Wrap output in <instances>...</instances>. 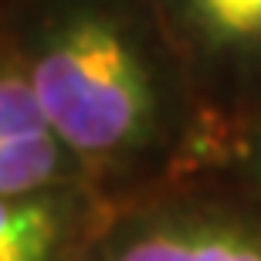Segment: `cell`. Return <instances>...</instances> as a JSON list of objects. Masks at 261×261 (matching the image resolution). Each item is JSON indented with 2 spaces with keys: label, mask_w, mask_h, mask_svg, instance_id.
<instances>
[{
  "label": "cell",
  "mask_w": 261,
  "mask_h": 261,
  "mask_svg": "<svg viewBox=\"0 0 261 261\" xmlns=\"http://www.w3.org/2000/svg\"><path fill=\"white\" fill-rule=\"evenodd\" d=\"M7 48L85 173L163 149L190 82L149 0H24Z\"/></svg>",
  "instance_id": "1"
},
{
  "label": "cell",
  "mask_w": 261,
  "mask_h": 261,
  "mask_svg": "<svg viewBox=\"0 0 261 261\" xmlns=\"http://www.w3.org/2000/svg\"><path fill=\"white\" fill-rule=\"evenodd\" d=\"M78 261H261V227L217 203H160L102 227Z\"/></svg>",
  "instance_id": "2"
},
{
  "label": "cell",
  "mask_w": 261,
  "mask_h": 261,
  "mask_svg": "<svg viewBox=\"0 0 261 261\" xmlns=\"http://www.w3.org/2000/svg\"><path fill=\"white\" fill-rule=\"evenodd\" d=\"M190 82L231 92L261 82V0H149Z\"/></svg>",
  "instance_id": "3"
},
{
  "label": "cell",
  "mask_w": 261,
  "mask_h": 261,
  "mask_svg": "<svg viewBox=\"0 0 261 261\" xmlns=\"http://www.w3.org/2000/svg\"><path fill=\"white\" fill-rule=\"evenodd\" d=\"M85 166L55 133L7 41L0 44V197L82 187Z\"/></svg>",
  "instance_id": "4"
},
{
  "label": "cell",
  "mask_w": 261,
  "mask_h": 261,
  "mask_svg": "<svg viewBox=\"0 0 261 261\" xmlns=\"http://www.w3.org/2000/svg\"><path fill=\"white\" fill-rule=\"evenodd\" d=\"M85 184L0 197V261H78L85 248Z\"/></svg>",
  "instance_id": "5"
},
{
  "label": "cell",
  "mask_w": 261,
  "mask_h": 261,
  "mask_svg": "<svg viewBox=\"0 0 261 261\" xmlns=\"http://www.w3.org/2000/svg\"><path fill=\"white\" fill-rule=\"evenodd\" d=\"M0 44H4V41H0Z\"/></svg>",
  "instance_id": "6"
}]
</instances>
